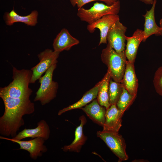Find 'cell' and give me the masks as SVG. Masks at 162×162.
Returning <instances> with one entry per match:
<instances>
[{"label":"cell","mask_w":162,"mask_h":162,"mask_svg":"<svg viewBox=\"0 0 162 162\" xmlns=\"http://www.w3.org/2000/svg\"><path fill=\"white\" fill-rule=\"evenodd\" d=\"M127 28L118 20L110 27L107 35V40L111 46L118 53L125 55V33Z\"/></svg>","instance_id":"ba28073f"},{"label":"cell","mask_w":162,"mask_h":162,"mask_svg":"<svg viewBox=\"0 0 162 162\" xmlns=\"http://www.w3.org/2000/svg\"><path fill=\"white\" fill-rule=\"evenodd\" d=\"M79 43V40L72 36L67 29L63 28L54 40L53 46L54 50L60 52L69 50Z\"/></svg>","instance_id":"4fadbf2b"},{"label":"cell","mask_w":162,"mask_h":162,"mask_svg":"<svg viewBox=\"0 0 162 162\" xmlns=\"http://www.w3.org/2000/svg\"><path fill=\"white\" fill-rule=\"evenodd\" d=\"M136 96L130 94L123 86L122 92L116 104L117 107L124 113L132 104Z\"/></svg>","instance_id":"603a6c76"},{"label":"cell","mask_w":162,"mask_h":162,"mask_svg":"<svg viewBox=\"0 0 162 162\" xmlns=\"http://www.w3.org/2000/svg\"><path fill=\"white\" fill-rule=\"evenodd\" d=\"M102 80L93 88L87 92L81 98L75 103L59 110L58 115L60 116L65 112L74 109H81L97 97Z\"/></svg>","instance_id":"ffe728a7"},{"label":"cell","mask_w":162,"mask_h":162,"mask_svg":"<svg viewBox=\"0 0 162 162\" xmlns=\"http://www.w3.org/2000/svg\"><path fill=\"white\" fill-rule=\"evenodd\" d=\"M60 53L47 49L38 54L40 62L31 69L32 74L30 83H34L52 66L57 64Z\"/></svg>","instance_id":"52a82bcc"},{"label":"cell","mask_w":162,"mask_h":162,"mask_svg":"<svg viewBox=\"0 0 162 162\" xmlns=\"http://www.w3.org/2000/svg\"><path fill=\"white\" fill-rule=\"evenodd\" d=\"M97 136L103 140L112 152L118 158L119 162L127 160L126 144L124 138L118 132L104 130L97 132Z\"/></svg>","instance_id":"8992f818"},{"label":"cell","mask_w":162,"mask_h":162,"mask_svg":"<svg viewBox=\"0 0 162 162\" xmlns=\"http://www.w3.org/2000/svg\"><path fill=\"white\" fill-rule=\"evenodd\" d=\"M120 20L118 14H108L104 16L93 23L88 24L87 30L91 33L94 32L96 28L100 31V45L102 44H106L107 35L110 27L118 20Z\"/></svg>","instance_id":"30bf717a"},{"label":"cell","mask_w":162,"mask_h":162,"mask_svg":"<svg viewBox=\"0 0 162 162\" xmlns=\"http://www.w3.org/2000/svg\"><path fill=\"white\" fill-rule=\"evenodd\" d=\"M153 82L156 92L162 96V66L159 67L156 71Z\"/></svg>","instance_id":"cb8c5ba5"},{"label":"cell","mask_w":162,"mask_h":162,"mask_svg":"<svg viewBox=\"0 0 162 162\" xmlns=\"http://www.w3.org/2000/svg\"><path fill=\"white\" fill-rule=\"evenodd\" d=\"M142 2L146 4H152L154 0H140Z\"/></svg>","instance_id":"4316f807"},{"label":"cell","mask_w":162,"mask_h":162,"mask_svg":"<svg viewBox=\"0 0 162 162\" xmlns=\"http://www.w3.org/2000/svg\"><path fill=\"white\" fill-rule=\"evenodd\" d=\"M107 5L110 6L116 2L118 0H102Z\"/></svg>","instance_id":"484cf974"},{"label":"cell","mask_w":162,"mask_h":162,"mask_svg":"<svg viewBox=\"0 0 162 162\" xmlns=\"http://www.w3.org/2000/svg\"><path fill=\"white\" fill-rule=\"evenodd\" d=\"M79 120L80 123L76 129L74 139L70 144L63 147L62 149L64 152H79L87 140L83 131V126L87 122L85 116L82 115L80 117Z\"/></svg>","instance_id":"2e32d148"},{"label":"cell","mask_w":162,"mask_h":162,"mask_svg":"<svg viewBox=\"0 0 162 162\" xmlns=\"http://www.w3.org/2000/svg\"><path fill=\"white\" fill-rule=\"evenodd\" d=\"M134 64L127 61L124 73L121 83L130 94L136 95L138 84Z\"/></svg>","instance_id":"ac0fdd59"},{"label":"cell","mask_w":162,"mask_h":162,"mask_svg":"<svg viewBox=\"0 0 162 162\" xmlns=\"http://www.w3.org/2000/svg\"><path fill=\"white\" fill-rule=\"evenodd\" d=\"M0 138L18 144L20 148L18 149L28 151L29 153L30 157L34 160L37 159L38 157L42 156L43 153L47 151V147L44 144L45 141L42 138H35L27 141L16 140L2 136H0Z\"/></svg>","instance_id":"9c48e42d"},{"label":"cell","mask_w":162,"mask_h":162,"mask_svg":"<svg viewBox=\"0 0 162 162\" xmlns=\"http://www.w3.org/2000/svg\"><path fill=\"white\" fill-rule=\"evenodd\" d=\"M0 97L4 106V113L0 117V134L12 138L24 125L23 116L34 112V104L29 98H14L3 95Z\"/></svg>","instance_id":"6da1fadb"},{"label":"cell","mask_w":162,"mask_h":162,"mask_svg":"<svg viewBox=\"0 0 162 162\" xmlns=\"http://www.w3.org/2000/svg\"><path fill=\"white\" fill-rule=\"evenodd\" d=\"M38 16L37 10H33L27 15L22 16L18 14L13 9L10 12L5 13L4 18L8 26H11L15 22H21L28 26H34L37 23Z\"/></svg>","instance_id":"d6986e66"},{"label":"cell","mask_w":162,"mask_h":162,"mask_svg":"<svg viewBox=\"0 0 162 162\" xmlns=\"http://www.w3.org/2000/svg\"><path fill=\"white\" fill-rule=\"evenodd\" d=\"M123 86L121 82L110 79L109 82L108 94L110 105L116 104L123 90Z\"/></svg>","instance_id":"7402d4cb"},{"label":"cell","mask_w":162,"mask_h":162,"mask_svg":"<svg viewBox=\"0 0 162 162\" xmlns=\"http://www.w3.org/2000/svg\"><path fill=\"white\" fill-rule=\"evenodd\" d=\"M56 66V64L53 65L38 79L40 86L34 101H40L42 106L50 103L56 96L58 84L52 80L53 73Z\"/></svg>","instance_id":"277c9868"},{"label":"cell","mask_w":162,"mask_h":162,"mask_svg":"<svg viewBox=\"0 0 162 162\" xmlns=\"http://www.w3.org/2000/svg\"><path fill=\"white\" fill-rule=\"evenodd\" d=\"M50 133L48 124L45 120L42 119L38 123L36 128L32 129L25 128L12 138L21 140L27 138H39L46 141L49 138Z\"/></svg>","instance_id":"8fae6325"},{"label":"cell","mask_w":162,"mask_h":162,"mask_svg":"<svg viewBox=\"0 0 162 162\" xmlns=\"http://www.w3.org/2000/svg\"><path fill=\"white\" fill-rule=\"evenodd\" d=\"M144 38L143 30L139 29L134 32L132 36H125L126 40L127 41L125 55L128 61L130 62L134 63L138 47L141 42L143 41Z\"/></svg>","instance_id":"9a60e30c"},{"label":"cell","mask_w":162,"mask_h":162,"mask_svg":"<svg viewBox=\"0 0 162 162\" xmlns=\"http://www.w3.org/2000/svg\"></svg>","instance_id":"f1b7e54d"},{"label":"cell","mask_w":162,"mask_h":162,"mask_svg":"<svg viewBox=\"0 0 162 162\" xmlns=\"http://www.w3.org/2000/svg\"><path fill=\"white\" fill-rule=\"evenodd\" d=\"M96 1H103L102 0H70V2L73 7L76 5L78 8H80L88 3Z\"/></svg>","instance_id":"d4e9b609"},{"label":"cell","mask_w":162,"mask_h":162,"mask_svg":"<svg viewBox=\"0 0 162 162\" xmlns=\"http://www.w3.org/2000/svg\"><path fill=\"white\" fill-rule=\"evenodd\" d=\"M160 27L161 29V33L160 35L162 36V18H161L160 21Z\"/></svg>","instance_id":"83f0119b"},{"label":"cell","mask_w":162,"mask_h":162,"mask_svg":"<svg viewBox=\"0 0 162 162\" xmlns=\"http://www.w3.org/2000/svg\"><path fill=\"white\" fill-rule=\"evenodd\" d=\"M101 58L102 62L108 68L111 79L121 82L126 68L127 61L126 56L117 52L107 43L106 47L102 51Z\"/></svg>","instance_id":"3957f363"},{"label":"cell","mask_w":162,"mask_h":162,"mask_svg":"<svg viewBox=\"0 0 162 162\" xmlns=\"http://www.w3.org/2000/svg\"><path fill=\"white\" fill-rule=\"evenodd\" d=\"M13 80L8 86L0 88V95L14 98H30L33 92L29 87L32 76L29 70L13 67Z\"/></svg>","instance_id":"7a4b0ae2"},{"label":"cell","mask_w":162,"mask_h":162,"mask_svg":"<svg viewBox=\"0 0 162 162\" xmlns=\"http://www.w3.org/2000/svg\"><path fill=\"white\" fill-rule=\"evenodd\" d=\"M124 114L116 104L106 109L105 120L103 130L118 132L122 126V118Z\"/></svg>","instance_id":"7c38bea8"},{"label":"cell","mask_w":162,"mask_h":162,"mask_svg":"<svg viewBox=\"0 0 162 162\" xmlns=\"http://www.w3.org/2000/svg\"><path fill=\"white\" fill-rule=\"evenodd\" d=\"M111 79V75L107 70L104 78L102 80V82L99 89L97 100L99 104L104 107L106 109L110 107L108 94L109 82Z\"/></svg>","instance_id":"44dd1931"},{"label":"cell","mask_w":162,"mask_h":162,"mask_svg":"<svg viewBox=\"0 0 162 162\" xmlns=\"http://www.w3.org/2000/svg\"><path fill=\"white\" fill-rule=\"evenodd\" d=\"M80 109L94 122L103 127L105 120L106 109L99 104L97 99H94Z\"/></svg>","instance_id":"5bb4252c"},{"label":"cell","mask_w":162,"mask_h":162,"mask_svg":"<svg viewBox=\"0 0 162 162\" xmlns=\"http://www.w3.org/2000/svg\"><path fill=\"white\" fill-rule=\"evenodd\" d=\"M120 4L119 0L110 6L96 2L89 9L78 8L77 15L81 21L90 24L105 15L118 14L120 10Z\"/></svg>","instance_id":"5b68a950"},{"label":"cell","mask_w":162,"mask_h":162,"mask_svg":"<svg viewBox=\"0 0 162 162\" xmlns=\"http://www.w3.org/2000/svg\"><path fill=\"white\" fill-rule=\"evenodd\" d=\"M156 2V0H154L151 9L147 10L146 14L143 15L145 20L143 30L144 38L142 41L144 42L153 34L160 35L161 29L157 25L155 20L154 10Z\"/></svg>","instance_id":"e0dca14e"}]
</instances>
